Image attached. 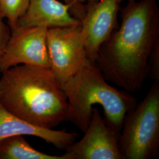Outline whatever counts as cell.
<instances>
[{"instance_id":"4","label":"cell","mask_w":159,"mask_h":159,"mask_svg":"<svg viewBox=\"0 0 159 159\" xmlns=\"http://www.w3.org/2000/svg\"><path fill=\"white\" fill-rule=\"evenodd\" d=\"M125 159H152L159 154V81L125 114L119 138Z\"/></svg>"},{"instance_id":"6","label":"cell","mask_w":159,"mask_h":159,"mask_svg":"<svg viewBox=\"0 0 159 159\" xmlns=\"http://www.w3.org/2000/svg\"><path fill=\"white\" fill-rule=\"evenodd\" d=\"M44 26L11 29V35L0 57V72L20 64L51 68Z\"/></svg>"},{"instance_id":"16","label":"cell","mask_w":159,"mask_h":159,"mask_svg":"<svg viewBox=\"0 0 159 159\" xmlns=\"http://www.w3.org/2000/svg\"><path fill=\"white\" fill-rule=\"evenodd\" d=\"M118 3H119L120 4L121 3V2H122L123 0H116ZM133 1V0H129V1Z\"/></svg>"},{"instance_id":"13","label":"cell","mask_w":159,"mask_h":159,"mask_svg":"<svg viewBox=\"0 0 159 159\" xmlns=\"http://www.w3.org/2000/svg\"><path fill=\"white\" fill-rule=\"evenodd\" d=\"M148 75L154 81H159V42L154 46L148 58Z\"/></svg>"},{"instance_id":"8","label":"cell","mask_w":159,"mask_h":159,"mask_svg":"<svg viewBox=\"0 0 159 159\" xmlns=\"http://www.w3.org/2000/svg\"><path fill=\"white\" fill-rule=\"evenodd\" d=\"M86 1L85 16L81 22L84 44L88 58L96 59L102 43L119 27L120 4L116 0H81Z\"/></svg>"},{"instance_id":"12","label":"cell","mask_w":159,"mask_h":159,"mask_svg":"<svg viewBox=\"0 0 159 159\" xmlns=\"http://www.w3.org/2000/svg\"><path fill=\"white\" fill-rule=\"evenodd\" d=\"M30 0H0V11L8 20L10 29L16 27L19 18L24 14Z\"/></svg>"},{"instance_id":"15","label":"cell","mask_w":159,"mask_h":159,"mask_svg":"<svg viewBox=\"0 0 159 159\" xmlns=\"http://www.w3.org/2000/svg\"><path fill=\"white\" fill-rule=\"evenodd\" d=\"M2 14L0 11V57L5 50L7 44L11 35L10 26L4 23Z\"/></svg>"},{"instance_id":"3","label":"cell","mask_w":159,"mask_h":159,"mask_svg":"<svg viewBox=\"0 0 159 159\" xmlns=\"http://www.w3.org/2000/svg\"><path fill=\"white\" fill-rule=\"evenodd\" d=\"M96 63L89 61L61 87L68 104L67 121L84 132L94 105L102 107L104 119L120 133L125 114L137 104L131 93L110 85Z\"/></svg>"},{"instance_id":"14","label":"cell","mask_w":159,"mask_h":159,"mask_svg":"<svg viewBox=\"0 0 159 159\" xmlns=\"http://www.w3.org/2000/svg\"><path fill=\"white\" fill-rule=\"evenodd\" d=\"M70 7V14L80 23L85 16V5L81 0H63Z\"/></svg>"},{"instance_id":"10","label":"cell","mask_w":159,"mask_h":159,"mask_svg":"<svg viewBox=\"0 0 159 159\" xmlns=\"http://www.w3.org/2000/svg\"><path fill=\"white\" fill-rule=\"evenodd\" d=\"M70 12V7L57 0H30L24 14L18 21L22 27L44 26L47 29L79 25Z\"/></svg>"},{"instance_id":"5","label":"cell","mask_w":159,"mask_h":159,"mask_svg":"<svg viewBox=\"0 0 159 159\" xmlns=\"http://www.w3.org/2000/svg\"><path fill=\"white\" fill-rule=\"evenodd\" d=\"M47 46L51 70L60 85L90 61L86 54L81 24L48 29Z\"/></svg>"},{"instance_id":"2","label":"cell","mask_w":159,"mask_h":159,"mask_svg":"<svg viewBox=\"0 0 159 159\" xmlns=\"http://www.w3.org/2000/svg\"><path fill=\"white\" fill-rule=\"evenodd\" d=\"M0 102L9 112L40 127L53 129L67 121V99L51 68L23 64L2 73Z\"/></svg>"},{"instance_id":"9","label":"cell","mask_w":159,"mask_h":159,"mask_svg":"<svg viewBox=\"0 0 159 159\" xmlns=\"http://www.w3.org/2000/svg\"><path fill=\"white\" fill-rule=\"evenodd\" d=\"M27 135L37 137L58 149L66 150L75 142V132L48 129L28 123L4 108L0 102V140L7 137Z\"/></svg>"},{"instance_id":"1","label":"cell","mask_w":159,"mask_h":159,"mask_svg":"<svg viewBox=\"0 0 159 159\" xmlns=\"http://www.w3.org/2000/svg\"><path fill=\"white\" fill-rule=\"evenodd\" d=\"M120 11L121 25L100 46L95 63L107 81L133 93L146 79L148 58L159 42L157 0L129 1Z\"/></svg>"},{"instance_id":"7","label":"cell","mask_w":159,"mask_h":159,"mask_svg":"<svg viewBox=\"0 0 159 159\" xmlns=\"http://www.w3.org/2000/svg\"><path fill=\"white\" fill-rule=\"evenodd\" d=\"M84 133L79 141L66 149L70 159H125L120 148V133L108 125L96 107Z\"/></svg>"},{"instance_id":"11","label":"cell","mask_w":159,"mask_h":159,"mask_svg":"<svg viewBox=\"0 0 159 159\" xmlns=\"http://www.w3.org/2000/svg\"><path fill=\"white\" fill-rule=\"evenodd\" d=\"M0 159H70L61 156L44 153L33 148L22 135L7 137L0 140Z\"/></svg>"}]
</instances>
